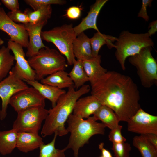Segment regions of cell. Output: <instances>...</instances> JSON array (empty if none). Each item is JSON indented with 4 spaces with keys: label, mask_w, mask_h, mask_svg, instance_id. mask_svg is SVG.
<instances>
[{
    "label": "cell",
    "mask_w": 157,
    "mask_h": 157,
    "mask_svg": "<svg viewBox=\"0 0 157 157\" xmlns=\"http://www.w3.org/2000/svg\"><path fill=\"white\" fill-rule=\"evenodd\" d=\"M45 107L30 108L17 113L13 128L17 132L38 133L42 122L46 118L48 110Z\"/></svg>",
    "instance_id": "ba28073f"
},
{
    "label": "cell",
    "mask_w": 157,
    "mask_h": 157,
    "mask_svg": "<svg viewBox=\"0 0 157 157\" xmlns=\"http://www.w3.org/2000/svg\"><path fill=\"white\" fill-rule=\"evenodd\" d=\"M128 131L141 135H157V116L150 114L141 108L127 122Z\"/></svg>",
    "instance_id": "8fae6325"
},
{
    "label": "cell",
    "mask_w": 157,
    "mask_h": 157,
    "mask_svg": "<svg viewBox=\"0 0 157 157\" xmlns=\"http://www.w3.org/2000/svg\"><path fill=\"white\" fill-rule=\"evenodd\" d=\"M1 2L11 11L19 10V4L17 0H1Z\"/></svg>",
    "instance_id": "d590c367"
},
{
    "label": "cell",
    "mask_w": 157,
    "mask_h": 157,
    "mask_svg": "<svg viewBox=\"0 0 157 157\" xmlns=\"http://www.w3.org/2000/svg\"><path fill=\"white\" fill-rule=\"evenodd\" d=\"M90 90L88 85H84L78 90L74 86L68 88V91L58 99L56 105L48 110V113L42 128L41 134L43 137L53 133L62 136L68 132L65 124L73 112L75 103L83 95Z\"/></svg>",
    "instance_id": "7a4b0ae2"
},
{
    "label": "cell",
    "mask_w": 157,
    "mask_h": 157,
    "mask_svg": "<svg viewBox=\"0 0 157 157\" xmlns=\"http://www.w3.org/2000/svg\"><path fill=\"white\" fill-rule=\"evenodd\" d=\"M93 117L96 121L100 120L106 127L110 130L117 127L119 122L116 115L110 108L102 106L93 114Z\"/></svg>",
    "instance_id": "7402d4cb"
},
{
    "label": "cell",
    "mask_w": 157,
    "mask_h": 157,
    "mask_svg": "<svg viewBox=\"0 0 157 157\" xmlns=\"http://www.w3.org/2000/svg\"><path fill=\"white\" fill-rule=\"evenodd\" d=\"M24 2L29 5L34 11L44 6L51 4L62 5L66 3V1L62 0H25Z\"/></svg>",
    "instance_id": "4dcf8cb0"
},
{
    "label": "cell",
    "mask_w": 157,
    "mask_h": 157,
    "mask_svg": "<svg viewBox=\"0 0 157 157\" xmlns=\"http://www.w3.org/2000/svg\"><path fill=\"white\" fill-rule=\"evenodd\" d=\"M91 86V95L111 108L119 122H127L141 108L138 86L127 75L107 71Z\"/></svg>",
    "instance_id": "6da1fadb"
},
{
    "label": "cell",
    "mask_w": 157,
    "mask_h": 157,
    "mask_svg": "<svg viewBox=\"0 0 157 157\" xmlns=\"http://www.w3.org/2000/svg\"><path fill=\"white\" fill-rule=\"evenodd\" d=\"M43 144L42 139L38 133L18 132L16 147L22 152L32 151Z\"/></svg>",
    "instance_id": "e0dca14e"
},
{
    "label": "cell",
    "mask_w": 157,
    "mask_h": 157,
    "mask_svg": "<svg viewBox=\"0 0 157 157\" xmlns=\"http://www.w3.org/2000/svg\"><path fill=\"white\" fill-rule=\"evenodd\" d=\"M132 143L138 150L142 157H157V149L149 142L145 135L134 136Z\"/></svg>",
    "instance_id": "d4e9b609"
},
{
    "label": "cell",
    "mask_w": 157,
    "mask_h": 157,
    "mask_svg": "<svg viewBox=\"0 0 157 157\" xmlns=\"http://www.w3.org/2000/svg\"><path fill=\"white\" fill-rule=\"evenodd\" d=\"M104 144L103 142H101L99 145V148L101 151V155L104 157H113L110 151L104 148Z\"/></svg>",
    "instance_id": "f35d334b"
},
{
    "label": "cell",
    "mask_w": 157,
    "mask_h": 157,
    "mask_svg": "<svg viewBox=\"0 0 157 157\" xmlns=\"http://www.w3.org/2000/svg\"><path fill=\"white\" fill-rule=\"evenodd\" d=\"M41 83L62 89L74 86V83L65 70L58 71L42 79Z\"/></svg>",
    "instance_id": "44dd1931"
},
{
    "label": "cell",
    "mask_w": 157,
    "mask_h": 157,
    "mask_svg": "<svg viewBox=\"0 0 157 157\" xmlns=\"http://www.w3.org/2000/svg\"><path fill=\"white\" fill-rule=\"evenodd\" d=\"M24 12L28 16L29 23L33 24L42 22L47 23L48 20L51 17L52 8L51 5H49L33 11L26 9Z\"/></svg>",
    "instance_id": "83f0119b"
},
{
    "label": "cell",
    "mask_w": 157,
    "mask_h": 157,
    "mask_svg": "<svg viewBox=\"0 0 157 157\" xmlns=\"http://www.w3.org/2000/svg\"><path fill=\"white\" fill-rule=\"evenodd\" d=\"M157 21L155 20L151 22L149 24L148 28L150 29L148 30V33L149 35L150 36L155 34L157 31Z\"/></svg>",
    "instance_id": "74e56055"
},
{
    "label": "cell",
    "mask_w": 157,
    "mask_h": 157,
    "mask_svg": "<svg viewBox=\"0 0 157 157\" xmlns=\"http://www.w3.org/2000/svg\"><path fill=\"white\" fill-rule=\"evenodd\" d=\"M8 17L15 22L22 23L25 25L29 23V18L27 15L24 12L19 10L10 11L7 13Z\"/></svg>",
    "instance_id": "d6a6232c"
},
{
    "label": "cell",
    "mask_w": 157,
    "mask_h": 157,
    "mask_svg": "<svg viewBox=\"0 0 157 157\" xmlns=\"http://www.w3.org/2000/svg\"><path fill=\"white\" fill-rule=\"evenodd\" d=\"M0 3H0V5H1V4H0Z\"/></svg>",
    "instance_id": "b9f144b4"
},
{
    "label": "cell",
    "mask_w": 157,
    "mask_h": 157,
    "mask_svg": "<svg viewBox=\"0 0 157 157\" xmlns=\"http://www.w3.org/2000/svg\"><path fill=\"white\" fill-rule=\"evenodd\" d=\"M0 30L6 33L10 40L27 48L28 35L24 24H19L12 21L4 9L0 7Z\"/></svg>",
    "instance_id": "7c38bea8"
},
{
    "label": "cell",
    "mask_w": 157,
    "mask_h": 157,
    "mask_svg": "<svg viewBox=\"0 0 157 157\" xmlns=\"http://www.w3.org/2000/svg\"><path fill=\"white\" fill-rule=\"evenodd\" d=\"M84 69L89 78L92 86L99 80L107 71L101 65V56L82 61Z\"/></svg>",
    "instance_id": "d6986e66"
},
{
    "label": "cell",
    "mask_w": 157,
    "mask_h": 157,
    "mask_svg": "<svg viewBox=\"0 0 157 157\" xmlns=\"http://www.w3.org/2000/svg\"><path fill=\"white\" fill-rule=\"evenodd\" d=\"M111 149L115 157H129L131 147L130 144L125 142L113 144Z\"/></svg>",
    "instance_id": "f546056e"
},
{
    "label": "cell",
    "mask_w": 157,
    "mask_h": 157,
    "mask_svg": "<svg viewBox=\"0 0 157 157\" xmlns=\"http://www.w3.org/2000/svg\"><path fill=\"white\" fill-rule=\"evenodd\" d=\"M117 39V38L115 37L97 32L92 38H90L93 57H96L99 55L100 49L104 44H106L109 49L115 48L113 43Z\"/></svg>",
    "instance_id": "cb8c5ba5"
},
{
    "label": "cell",
    "mask_w": 157,
    "mask_h": 157,
    "mask_svg": "<svg viewBox=\"0 0 157 157\" xmlns=\"http://www.w3.org/2000/svg\"><path fill=\"white\" fill-rule=\"evenodd\" d=\"M45 99L35 88L28 87L14 94L10 99L9 104L18 113L31 107H45Z\"/></svg>",
    "instance_id": "30bf717a"
},
{
    "label": "cell",
    "mask_w": 157,
    "mask_h": 157,
    "mask_svg": "<svg viewBox=\"0 0 157 157\" xmlns=\"http://www.w3.org/2000/svg\"><path fill=\"white\" fill-rule=\"evenodd\" d=\"M35 73V80H41L68 66L65 58L56 49L47 47L40 49L35 55L27 60Z\"/></svg>",
    "instance_id": "277c9868"
},
{
    "label": "cell",
    "mask_w": 157,
    "mask_h": 157,
    "mask_svg": "<svg viewBox=\"0 0 157 157\" xmlns=\"http://www.w3.org/2000/svg\"><path fill=\"white\" fill-rule=\"evenodd\" d=\"M10 50L5 46L0 49V81L6 77L14 65V56L10 53Z\"/></svg>",
    "instance_id": "4316f807"
},
{
    "label": "cell",
    "mask_w": 157,
    "mask_h": 157,
    "mask_svg": "<svg viewBox=\"0 0 157 157\" xmlns=\"http://www.w3.org/2000/svg\"><path fill=\"white\" fill-rule=\"evenodd\" d=\"M57 136L56 134H54L51 142L47 144H43L40 146L39 157H65V152L66 150L65 148L60 149H56L55 147Z\"/></svg>",
    "instance_id": "f1b7e54d"
},
{
    "label": "cell",
    "mask_w": 157,
    "mask_h": 157,
    "mask_svg": "<svg viewBox=\"0 0 157 157\" xmlns=\"http://www.w3.org/2000/svg\"><path fill=\"white\" fill-rule=\"evenodd\" d=\"M42 39L54 44L61 54L65 56L68 65L76 60L73 51V43L76 37L72 24H64L48 30L42 31Z\"/></svg>",
    "instance_id": "8992f818"
},
{
    "label": "cell",
    "mask_w": 157,
    "mask_h": 157,
    "mask_svg": "<svg viewBox=\"0 0 157 157\" xmlns=\"http://www.w3.org/2000/svg\"><path fill=\"white\" fill-rule=\"evenodd\" d=\"M122 126L119 125L116 128L111 130L108 135V138L109 140L113 144L125 142L126 141V139L122 134Z\"/></svg>",
    "instance_id": "1f68e13d"
},
{
    "label": "cell",
    "mask_w": 157,
    "mask_h": 157,
    "mask_svg": "<svg viewBox=\"0 0 157 157\" xmlns=\"http://www.w3.org/2000/svg\"><path fill=\"white\" fill-rule=\"evenodd\" d=\"M25 81L35 88L44 98L49 100L52 107L56 105L59 97L66 92L62 89L42 84L37 80Z\"/></svg>",
    "instance_id": "ffe728a7"
},
{
    "label": "cell",
    "mask_w": 157,
    "mask_h": 157,
    "mask_svg": "<svg viewBox=\"0 0 157 157\" xmlns=\"http://www.w3.org/2000/svg\"><path fill=\"white\" fill-rule=\"evenodd\" d=\"M47 23L42 22L31 24L24 25L28 35V43L26 55L28 58L36 55L42 48H46L42 41V30Z\"/></svg>",
    "instance_id": "5bb4252c"
},
{
    "label": "cell",
    "mask_w": 157,
    "mask_h": 157,
    "mask_svg": "<svg viewBox=\"0 0 157 157\" xmlns=\"http://www.w3.org/2000/svg\"><path fill=\"white\" fill-rule=\"evenodd\" d=\"M67 122L68 126L66 129L70 135L68 144L65 148L66 150L72 149L74 157H78L80 148L88 143L92 136L105 134L106 126L102 123L97 122L93 116L85 120L72 114Z\"/></svg>",
    "instance_id": "3957f363"
},
{
    "label": "cell",
    "mask_w": 157,
    "mask_h": 157,
    "mask_svg": "<svg viewBox=\"0 0 157 157\" xmlns=\"http://www.w3.org/2000/svg\"><path fill=\"white\" fill-rule=\"evenodd\" d=\"M114 44L115 56L122 69H126L125 63L128 57L136 54L143 48L153 47L154 43L147 33L134 34L128 31H122Z\"/></svg>",
    "instance_id": "5b68a950"
},
{
    "label": "cell",
    "mask_w": 157,
    "mask_h": 157,
    "mask_svg": "<svg viewBox=\"0 0 157 157\" xmlns=\"http://www.w3.org/2000/svg\"><path fill=\"white\" fill-rule=\"evenodd\" d=\"M144 135L149 142L157 149V135L152 133H149Z\"/></svg>",
    "instance_id": "8d00e7d4"
},
{
    "label": "cell",
    "mask_w": 157,
    "mask_h": 157,
    "mask_svg": "<svg viewBox=\"0 0 157 157\" xmlns=\"http://www.w3.org/2000/svg\"><path fill=\"white\" fill-rule=\"evenodd\" d=\"M7 47L13 53L16 63L12 69L17 76L24 81L35 80V72L25 58L23 47L20 44L10 40L8 42Z\"/></svg>",
    "instance_id": "4fadbf2b"
},
{
    "label": "cell",
    "mask_w": 157,
    "mask_h": 157,
    "mask_svg": "<svg viewBox=\"0 0 157 157\" xmlns=\"http://www.w3.org/2000/svg\"><path fill=\"white\" fill-rule=\"evenodd\" d=\"M100 157H104L103 156H102L101 155L100 156Z\"/></svg>",
    "instance_id": "60d3db41"
},
{
    "label": "cell",
    "mask_w": 157,
    "mask_h": 157,
    "mask_svg": "<svg viewBox=\"0 0 157 157\" xmlns=\"http://www.w3.org/2000/svg\"><path fill=\"white\" fill-rule=\"evenodd\" d=\"M81 8L77 6H72L67 10L65 16L70 19H76L81 16Z\"/></svg>",
    "instance_id": "e575fe53"
},
{
    "label": "cell",
    "mask_w": 157,
    "mask_h": 157,
    "mask_svg": "<svg viewBox=\"0 0 157 157\" xmlns=\"http://www.w3.org/2000/svg\"><path fill=\"white\" fill-rule=\"evenodd\" d=\"M4 43V41L0 38V46L2 45Z\"/></svg>",
    "instance_id": "ab89813d"
},
{
    "label": "cell",
    "mask_w": 157,
    "mask_h": 157,
    "mask_svg": "<svg viewBox=\"0 0 157 157\" xmlns=\"http://www.w3.org/2000/svg\"><path fill=\"white\" fill-rule=\"evenodd\" d=\"M69 75L74 83V88L78 89L89 81V78L84 69L82 61L76 60Z\"/></svg>",
    "instance_id": "484cf974"
},
{
    "label": "cell",
    "mask_w": 157,
    "mask_h": 157,
    "mask_svg": "<svg viewBox=\"0 0 157 157\" xmlns=\"http://www.w3.org/2000/svg\"><path fill=\"white\" fill-rule=\"evenodd\" d=\"M101 106L98 100L92 95L80 98L75 103L72 114L79 117L87 119Z\"/></svg>",
    "instance_id": "2e32d148"
},
{
    "label": "cell",
    "mask_w": 157,
    "mask_h": 157,
    "mask_svg": "<svg viewBox=\"0 0 157 157\" xmlns=\"http://www.w3.org/2000/svg\"><path fill=\"white\" fill-rule=\"evenodd\" d=\"M108 0H97L91 6L87 15L83 18L80 23L74 27V30L76 36L87 29H93L100 32L97 26V20L101 8L108 1Z\"/></svg>",
    "instance_id": "9a60e30c"
},
{
    "label": "cell",
    "mask_w": 157,
    "mask_h": 157,
    "mask_svg": "<svg viewBox=\"0 0 157 157\" xmlns=\"http://www.w3.org/2000/svg\"><path fill=\"white\" fill-rule=\"evenodd\" d=\"M152 47H144L139 53L129 57V61L135 66L142 85L149 88L157 82V63L152 56Z\"/></svg>",
    "instance_id": "52a82bcc"
},
{
    "label": "cell",
    "mask_w": 157,
    "mask_h": 157,
    "mask_svg": "<svg viewBox=\"0 0 157 157\" xmlns=\"http://www.w3.org/2000/svg\"><path fill=\"white\" fill-rule=\"evenodd\" d=\"M73 51L77 60L83 61L93 57L90 38L83 32L78 35L73 43Z\"/></svg>",
    "instance_id": "ac0fdd59"
},
{
    "label": "cell",
    "mask_w": 157,
    "mask_h": 157,
    "mask_svg": "<svg viewBox=\"0 0 157 157\" xmlns=\"http://www.w3.org/2000/svg\"><path fill=\"white\" fill-rule=\"evenodd\" d=\"M151 0H142V6L138 12V17L143 18L145 21L148 22L149 17L147 12V8L148 6H151L152 2Z\"/></svg>",
    "instance_id": "836d02e7"
},
{
    "label": "cell",
    "mask_w": 157,
    "mask_h": 157,
    "mask_svg": "<svg viewBox=\"0 0 157 157\" xmlns=\"http://www.w3.org/2000/svg\"><path fill=\"white\" fill-rule=\"evenodd\" d=\"M18 132L13 129L0 131V153L5 155L11 153L16 147Z\"/></svg>",
    "instance_id": "603a6c76"
},
{
    "label": "cell",
    "mask_w": 157,
    "mask_h": 157,
    "mask_svg": "<svg viewBox=\"0 0 157 157\" xmlns=\"http://www.w3.org/2000/svg\"><path fill=\"white\" fill-rule=\"evenodd\" d=\"M28 87L12 69L8 75L0 81V97L2 106L0 111V119L3 120L7 115L8 105L10 99L15 94Z\"/></svg>",
    "instance_id": "9c48e42d"
}]
</instances>
